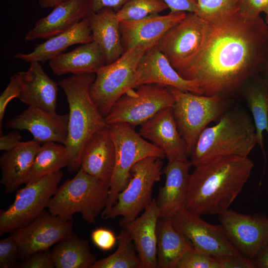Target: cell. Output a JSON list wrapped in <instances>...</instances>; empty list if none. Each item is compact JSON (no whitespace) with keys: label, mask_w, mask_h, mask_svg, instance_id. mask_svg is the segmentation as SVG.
Masks as SVG:
<instances>
[{"label":"cell","mask_w":268,"mask_h":268,"mask_svg":"<svg viewBox=\"0 0 268 268\" xmlns=\"http://www.w3.org/2000/svg\"><path fill=\"white\" fill-rule=\"evenodd\" d=\"M136 74L137 86L157 84L201 95L198 85L193 81L182 77L157 45L148 49L142 56L137 66Z\"/></svg>","instance_id":"cell-18"},{"label":"cell","mask_w":268,"mask_h":268,"mask_svg":"<svg viewBox=\"0 0 268 268\" xmlns=\"http://www.w3.org/2000/svg\"><path fill=\"white\" fill-rule=\"evenodd\" d=\"M149 48L143 45L125 51L116 61L106 65L95 73L90 95L98 109L105 117L118 100L128 90L137 86V67Z\"/></svg>","instance_id":"cell-8"},{"label":"cell","mask_w":268,"mask_h":268,"mask_svg":"<svg viewBox=\"0 0 268 268\" xmlns=\"http://www.w3.org/2000/svg\"><path fill=\"white\" fill-rule=\"evenodd\" d=\"M209 22L189 12L160 39L157 46L179 74L196 61L206 40Z\"/></svg>","instance_id":"cell-10"},{"label":"cell","mask_w":268,"mask_h":268,"mask_svg":"<svg viewBox=\"0 0 268 268\" xmlns=\"http://www.w3.org/2000/svg\"><path fill=\"white\" fill-rule=\"evenodd\" d=\"M118 247L112 255L96 261L92 268H143L132 239L122 228L117 237Z\"/></svg>","instance_id":"cell-33"},{"label":"cell","mask_w":268,"mask_h":268,"mask_svg":"<svg viewBox=\"0 0 268 268\" xmlns=\"http://www.w3.org/2000/svg\"><path fill=\"white\" fill-rule=\"evenodd\" d=\"M219 268H255L253 261L242 255L214 257Z\"/></svg>","instance_id":"cell-42"},{"label":"cell","mask_w":268,"mask_h":268,"mask_svg":"<svg viewBox=\"0 0 268 268\" xmlns=\"http://www.w3.org/2000/svg\"><path fill=\"white\" fill-rule=\"evenodd\" d=\"M196 14L208 22L229 17L239 12L241 0H197Z\"/></svg>","instance_id":"cell-35"},{"label":"cell","mask_w":268,"mask_h":268,"mask_svg":"<svg viewBox=\"0 0 268 268\" xmlns=\"http://www.w3.org/2000/svg\"><path fill=\"white\" fill-rule=\"evenodd\" d=\"M109 129L115 144L116 159L108 198L101 217L116 203L119 194L127 186L131 171L136 163L147 157L161 159L166 157L160 148L146 140L130 124H113L109 125Z\"/></svg>","instance_id":"cell-7"},{"label":"cell","mask_w":268,"mask_h":268,"mask_svg":"<svg viewBox=\"0 0 268 268\" xmlns=\"http://www.w3.org/2000/svg\"><path fill=\"white\" fill-rule=\"evenodd\" d=\"M159 218L156 199H152L143 213L131 221H119L134 243L143 268H157V226Z\"/></svg>","instance_id":"cell-21"},{"label":"cell","mask_w":268,"mask_h":268,"mask_svg":"<svg viewBox=\"0 0 268 268\" xmlns=\"http://www.w3.org/2000/svg\"><path fill=\"white\" fill-rule=\"evenodd\" d=\"M170 9V12H193L198 10L197 0H162Z\"/></svg>","instance_id":"cell-43"},{"label":"cell","mask_w":268,"mask_h":268,"mask_svg":"<svg viewBox=\"0 0 268 268\" xmlns=\"http://www.w3.org/2000/svg\"><path fill=\"white\" fill-rule=\"evenodd\" d=\"M64 173L60 170L17 190L14 201L0 212V236L32 222L47 207L56 193Z\"/></svg>","instance_id":"cell-9"},{"label":"cell","mask_w":268,"mask_h":268,"mask_svg":"<svg viewBox=\"0 0 268 268\" xmlns=\"http://www.w3.org/2000/svg\"><path fill=\"white\" fill-rule=\"evenodd\" d=\"M161 159L147 157L133 166L127 186L119 194L116 203L102 219L122 216L125 220L131 221L147 207L152 200L153 186L161 180L163 173Z\"/></svg>","instance_id":"cell-11"},{"label":"cell","mask_w":268,"mask_h":268,"mask_svg":"<svg viewBox=\"0 0 268 268\" xmlns=\"http://www.w3.org/2000/svg\"><path fill=\"white\" fill-rule=\"evenodd\" d=\"M93 41L89 16L60 34L40 44L27 54L18 53L14 58L26 63L33 61L45 63L63 53L67 48L76 44Z\"/></svg>","instance_id":"cell-26"},{"label":"cell","mask_w":268,"mask_h":268,"mask_svg":"<svg viewBox=\"0 0 268 268\" xmlns=\"http://www.w3.org/2000/svg\"><path fill=\"white\" fill-rule=\"evenodd\" d=\"M18 253V247L11 235L1 239L0 241V268L14 267Z\"/></svg>","instance_id":"cell-37"},{"label":"cell","mask_w":268,"mask_h":268,"mask_svg":"<svg viewBox=\"0 0 268 268\" xmlns=\"http://www.w3.org/2000/svg\"><path fill=\"white\" fill-rule=\"evenodd\" d=\"M189 160L168 161L163 173L165 175L164 185L160 188L156 202L159 218L169 219L185 208L191 166Z\"/></svg>","instance_id":"cell-22"},{"label":"cell","mask_w":268,"mask_h":268,"mask_svg":"<svg viewBox=\"0 0 268 268\" xmlns=\"http://www.w3.org/2000/svg\"><path fill=\"white\" fill-rule=\"evenodd\" d=\"M95 78V73H84L72 74L59 81L69 108L67 137L65 145L70 172L80 169L83 150L91 137L109 127L90 95Z\"/></svg>","instance_id":"cell-3"},{"label":"cell","mask_w":268,"mask_h":268,"mask_svg":"<svg viewBox=\"0 0 268 268\" xmlns=\"http://www.w3.org/2000/svg\"><path fill=\"white\" fill-rule=\"evenodd\" d=\"M68 114L61 115L36 107H28L9 119L5 127L27 130L41 144L54 142L65 144L68 131Z\"/></svg>","instance_id":"cell-16"},{"label":"cell","mask_w":268,"mask_h":268,"mask_svg":"<svg viewBox=\"0 0 268 268\" xmlns=\"http://www.w3.org/2000/svg\"><path fill=\"white\" fill-rule=\"evenodd\" d=\"M115 146L109 127L95 134L82 151L80 168L109 186L115 165Z\"/></svg>","instance_id":"cell-24"},{"label":"cell","mask_w":268,"mask_h":268,"mask_svg":"<svg viewBox=\"0 0 268 268\" xmlns=\"http://www.w3.org/2000/svg\"><path fill=\"white\" fill-rule=\"evenodd\" d=\"M261 76L268 85V66L265 71L261 74Z\"/></svg>","instance_id":"cell-48"},{"label":"cell","mask_w":268,"mask_h":268,"mask_svg":"<svg viewBox=\"0 0 268 268\" xmlns=\"http://www.w3.org/2000/svg\"><path fill=\"white\" fill-rule=\"evenodd\" d=\"M29 63L27 70L16 73L21 88L18 99L28 107L56 112L59 82L47 75L40 62Z\"/></svg>","instance_id":"cell-23"},{"label":"cell","mask_w":268,"mask_h":268,"mask_svg":"<svg viewBox=\"0 0 268 268\" xmlns=\"http://www.w3.org/2000/svg\"><path fill=\"white\" fill-rule=\"evenodd\" d=\"M51 255L56 268H92L97 260L88 242L72 233L55 245Z\"/></svg>","instance_id":"cell-31"},{"label":"cell","mask_w":268,"mask_h":268,"mask_svg":"<svg viewBox=\"0 0 268 268\" xmlns=\"http://www.w3.org/2000/svg\"><path fill=\"white\" fill-rule=\"evenodd\" d=\"M254 166L248 156L216 157L190 174L185 208L199 215L219 214L229 209Z\"/></svg>","instance_id":"cell-2"},{"label":"cell","mask_w":268,"mask_h":268,"mask_svg":"<svg viewBox=\"0 0 268 268\" xmlns=\"http://www.w3.org/2000/svg\"><path fill=\"white\" fill-rule=\"evenodd\" d=\"M201 216L184 208L170 219L173 227L190 241L196 250L213 257L241 255L220 224L208 223Z\"/></svg>","instance_id":"cell-14"},{"label":"cell","mask_w":268,"mask_h":268,"mask_svg":"<svg viewBox=\"0 0 268 268\" xmlns=\"http://www.w3.org/2000/svg\"><path fill=\"white\" fill-rule=\"evenodd\" d=\"M93 244L103 251L111 250L116 245L117 237L111 229L98 227L94 229L91 234Z\"/></svg>","instance_id":"cell-39"},{"label":"cell","mask_w":268,"mask_h":268,"mask_svg":"<svg viewBox=\"0 0 268 268\" xmlns=\"http://www.w3.org/2000/svg\"><path fill=\"white\" fill-rule=\"evenodd\" d=\"M20 85L16 73L13 74L6 88L0 96V132L1 134L2 124L6 106L14 98H18L20 94Z\"/></svg>","instance_id":"cell-38"},{"label":"cell","mask_w":268,"mask_h":268,"mask_svg":"<svg viewBox=\"0 0 268 268\" xmlns=\"http://www.w3.org/2000/svg\"><path fill=\"white\" fill-rule=\"evenodd\" d=\"M93 41L97 43L106 65L118 59L125 52L120 20L111 8H104L89 15Z\"/></svg>","instance_id":"cell-27"},{"label":"cell","mask_w":268,"mask_h":268,"mask_svg":"<svg viewBox=\"0 0 268 268\" xmlns=\"http://www.w3.org/2000/svg\"><path fill=\"white\" fill-rule=\"evenodd\" d=\"M129 0H90L91 12H97L106 8H111L116 12H117Z\"/></svg>","instance_id":"cell-44"},{"label":"cell","mask_w":268,"mask_h":268,"mask_svg":"<svg viewBox=\"0 0 268 268\" xmlns=\"http://www.w3.org/2000/svg\"><path fill=\"white\" fill-rule=\"evenodd\" d=\"M242 90L253 117L257 143L266 161L263 134L266 131L268 135V85L261 75H258L250 80Z\"/></svg>","instance_id":"cell-30"},{"label":"cell","mask_w":268,"mask_h":268,"mask_svg":"<svg viewBox=\"0 0 268 268\" xmlns=\"http://www.w3.org/2000/svg\"><path fill=\"white\" fill-rule=\"evenodd\" d=\"M174 98L167 86L145 84L128 90L105 117L109 125L125 123L141 125L161 109L172 107Z\"/></svg>","instance_id":"cell-12"},{"label":"cell","mask_w":268,"mask_h":268,"mask_svg":"<svg viewBox=\"0 0 268 268\" xmlns=\"http://www.w3.org/2000/svg\"><path fill=\"white\" fill-rule=\"evenodd\" d=\"M175 268H219V266L214 257L193 248L183 255Z\"/></svg>","instance_id":"cell-36"},{"label":"cell","mask_w":268,"mask_h":268,"mask_svg":"<svg viewBox=\"0 0 268 268\" xmlns=\"http://www.w3.org/2000/svg\"><path fill=\"white\" fill-rule=\"evenodd\" d=\"M167 87L174 98V117L190 156L201 134L209 123L219 120L231 107L230 100Z\"/></svg>","instance_id":"cell-6"},{"label":"cell","mask_w":268,"mask_h":268,"mask_svg":"<svg viewBox=\"0 0 268 268\" xmlns=\"http://www.w3.org/2000/svg\"><path fill=\"white\" fill-rule=\"evenodd\" d=\"M186 14L185 12H170L135 20H121L120 30L125 51L139 45L149 48L157 45L161 37Z\"/></svg>","instance_id":"cell-19"},{"label":"cell","mask_w":268,"mask_h":268,"mask_svg":"<svg viewBox=\"0 0 268 268\" xmlns=\"http://www.w3.org/2000/svg\"><path fill=\"white\" fill-rule=\"evenodd\" d=\"M109 190V185L80 168L59 187L47 208L64 220L72 222L73 215L78 212L85 222L94 224L106 206Z\"/></svg>","instance_id":"cell-5"},{"label":"cell","mask_w":268,"mask_h":268,"mask_svg":"<svg viewBox=\"0 0 268 268\" xmlns=\"http://www.w3.org/2000/svg\"><path fill=\"white\" fill-rule=\"evenodd\" d=\"M228 239L243 256L253 260L268 244V217L246 214L228 209L218 214Z\"/></svg>","instance_id":"cell-13"},{"label":"cell","mask_w":268,"mask_h":268,"mask_svg":"<svg viewBox=\"0 0 268 268\" xmlns=\"http://www.w3.org/2000/svg\"><path fill=\"white\" fill-rule=\"evenodd\" d=\"M168 8L162 0H130L117 12L121 20H135L157 14Z\"/></svg>","instance_id":"cell-34"},{"label":"cell","mask_w":268,"mask_h":268,"mask_svg":"<svg viewBox=\"0 0 268 268\" xmlns=\"http://www.w3.org/2000/svg\"><path fill=\"white\" fill-rule=\"evenodd\" d=\"M22 136L18 131H12L6 134H0V150L8 151L17 146L21 141Z\"/></svg>","instance_id":"cell-45"},{"label":"cell","mask_w":268,"mask_h":268,"mask_svg":"<svg viewBox=\"0 0 268 268\" xmlns=\"http://www.w3.org/2000/svg\"><path fill=\"white\" fill-rule=\"evenodd\" d=\"M68 164V156L65 144L49 142L41 145L25 184L35 182Z\"/></svg>","instance_id":"cell-32"},{"label":"cell","mask_w":268,"mask_h":268,"mask_svg":"<svg viewBox=\"0 0 268 268\" xmlns=\"http://www.w3.org/2000/svg\"><path fill=\"white\" fill-rule=\"evenodd\" d=\"M53 8L49 14L36 21L25 35V41L48 39L60 34L92 13L90 0H67Z\"/></svg>","instance_id":"cell-20"},{"label":"cell","mask_w":268,"mask_h":268,"mask_svg":"<svg viewBox=\"0 0 268 268\" xmlns=\"http://www.w3.org/2000/svg\"><path fill=\"white\" fill-rule=\"evenodd\" d=\"M252 261L255 268H268V244Z\"/></svg>","instance_id":"cell-46"},{"label":"cell","mask_w":268,"mask_h":268,"mask_svg":"<svg viewBox=\"0 0 268 268\" xmlns=\"http://www.w3.org/2000/svg\"><path fill=\"white\" fill-rule=\"evenodd\" d=\"M268 66V25L261 16L239 12L209 22L204 47L195 62L179 73L195 82L205 96L229 99Z\"/></svg>","instance_id":"cell-1"},{"label":"cell","mask_w":268,"mask_h":268,"mask_svg":"<svg viewBox=\"0 0 268 268\" xmlns=\"http://www.w3.org/2000/svg\"></svg>","instance_id":"cell-51"},{"label":"cell","mask_w":268,"mask_h":268,"mask_svg":"<svg viewBox=\"0 0 268 268\" xmlns=\"http://www.w3.org/2000/svg\"><path fill=\"white\" fill-rule=\"evenodd\" d=\"M257 143L256 128L249 114L230 107L216 125L206 127L201 134L190 163L196 167L218 157L248 156Z\"/></svg>","instance_id":"cell-4"},{"label":"cell","mask_w":268,"mask_h":268,"mask_svg":"<svg viewBox=\"0 0 268 268\" xmlns=\"http://www.w3.org/2000/svg\"><path fill=\"white\" fill-rule=\"evenodd\" d=\"M72 222L44 211L32 222L11 233L20 255L25 259L49 250L71 234Z\"/></svg>","instance_id":"cell-15"},{"label":"cell","mask_w":268,"mask_h":268,"mask_svg":"<svg viewBox=\"0 0 268 268\" xmlns=\"http://www.w3.org/2000/svg\"><path fill=\"white\" fill-rule=\"evenodd\" d=\"M65 0H38L40 7L43 8L54 7Z\"/></svg>","instance_id":"cell-47"},{"label":"cell","mask_w":268,"mask_h":268,"mask_svg":"<svg viewBox=\"0 0 268 268\" xmlns=\"http://www.w3.org/2000/svg\"><path fill=\"white\" fill-rule=\"evenodd\" d=\"M22 268H54L51 251L49 250L34 253L26 258L19 265Z\"/></svg>","instance_id":"cell-40"},{"label":"cell","mask_w":268,"mask_h":268,"mask_svg":"<svg viewBox=\"0 0 268 268\" xmlns=\"http://www.w3.org/2000/svg\"><path fill=\"white\" fill-rule=\"evenodd\" d=\"M194 248L173 226L171 219L159 218L157 226V268H175L183 255Z\"/></svg>","instance_id":"cell-29"},{"label":"cell","mask_w":268,"mask_h":268,"mask_svg":"<svg viewBox=\"0 0 268 268\" xmlns=\"http://www.w3.org/2000/svg\"><path fill=\"white\" fill-rule=\"evenodd\" d=\"M139 134L160 148L168 161L188 160L187 145L178 129L172 107L161 109L141 124Z\"/></svg>","instance_id":"cell-17"},{"label":"cell","mask_w":268,"mask_h":268,"mask_svg":"<svg viewBox=\"0 0 268 268\" xmlns=\"http://www.w3.org/2000/svg\"><path fill=\"white\" fill-rule=\"evenodd\" d=\"M41 146V143L33 139L21 141L1 156L0 182L4 187L6 193L15 192L25 184Z\"/></svg>","instance_id":"cell-25"},{"label":"cell","mask_w":268,"mask_h":268,"mask_svg":"<svg viewBox=\"0 0 268 268\" xmlns=\"http://www.w3.org/2000/svg\"><path fill=\"white\" fill-rule=\"evenodd\" d=\"M106 63L99 47L94 41L80 44L73 50L62 53L49 61L53 72L60 76L67 73H95Z\"/></svg>","instance_id":"cell-28"},{"label":"cell","mask_w":268,"mask_h":268,"mask_svg":"<svg viewBox=\"0 0 268 268\" xmlns=\"http://www.w3.org/2000/svg\"><path fill=\"white\" fill-rule=\"evenodd\" d=\"M265 14V20L266 23L268 25V5L264 10V12Z\"/></svg>","instance_id":"cell-49"},{"label":"cell","mask_w":268,"mask_h":268,"mask_svg":"<svg viewBox=\"0 0 268 268\" xmlns=\"http://www.w3.org/2000/svg\"><path fill=\"white\" fill-rule=\"evenodd\" d=\"M268 5V0H241L239 12L246 19H254L260 16Z\"/></svg>","instance_id":"cell-41"},{"label":"cell","mask_w":268,"mask_h":268,"mask_svg":"<svg viewBox=\"0 0 268 268\" xmlns=\"http://www.w3.org/2000/svg\"><path fill=\"white\" fill-rule=\"evenodd\" d=\"M65 0H64V1H65Z\"/></svg>","instance_id":"cell-50"}]
</instances>
